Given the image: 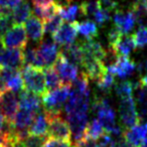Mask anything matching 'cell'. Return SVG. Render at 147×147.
<instances>
[{
    "label": "cell",
    "mask_w": 147,
    "mask_h": 147,
    "mask_svg": "<svg viewBox=\"0 0 147 147\" xmlns=\"http://www.w3.org/2000/svg\"><path fill=\"white\" fill-rule=\"evenodd\" d=\"M92 110L98 115V120L102 123L105 133L114 135L119 138L122 136V129L117 126L115 122V111L106 98L96 97L92 103Z\"/></svg>",
    "instance_id": "6da1fadb"
},
{
    "label": "cell",
    "mask_w": 147,
    "mask_h": 147,
    "mask_svg": "<svg viewBox=\"0 0 147 147\" xmlns=\"http://www.w3.org/2000/svg\"><path fill=\"white\" fill-rule=\"evenodd\" d=\"M20 73L23 79L24 90L40 97L45 92H47L43 69L32 65H23V67L20 69Z\"/></svg>",
    "instance_id": "7a4b0ae2"
},
{
    "label": "cell",
    "mask_w": 147,
    "mask_h": 147,
    "mask_svg": "<svg viewBox=\"0 0 147 147\" xmlns=\"http://www.w3.org/2000/svg\"><path fill=\"white\" fill-rule=\"evenodd\" d=\"M71 85L63 84L55 90L47 91L41 96V104L47 113H61V107L67 100Z\"/></svg>",
    "instance_id": "3957f363"
},
{
    "label": "cell",
    "mask_w": 147,
    "mask_h": 147,
    "mask_svg": "<svg viewBox=\"0 0 147 147\" xmlns=\"http://www.w3.org/2000/svg\"><path fill=\"white\" fill-rule=\"evenodd\" d=\"M49 120L47 135L51 138L71 142V132L69 125L61 117V113H47L45 112Z\"/></svg>",
    "instance_id": "277c9868"
},
{
    "label": "cell",
    "mask_w": 147,
    "mask_h": 147,
    "mask_svg": "<svg viewBox=\"0 0 147 147\" xmlns=\"http://www.w3.org/2000/svg\"><path fill=\"white\" fill-rule=\"evenodd\" d=\"M119 115L125 129L130 128L134 125L140 123V118L137 113L136 105L133 97L126 99H121L119 104Z\"/></svg>",
    "instance_id": "5b68a950"
},
{
    "label": "cell",
    "mask_w": 147,
    "mask_h": 147,
    "mask_svg": "<svg viewBox=\"0 0 147 147\" xmlns=\"http://www.w3.org/2000/svg\"><path fill=\"white\" fill-rule=\"evenodd\" d=\"M3 45L7 49H24L27 45V34L21 24H14L3 36Z\"/></svg>",
    "instance_id": "8992f818"
},
{
    "label": "cell",
    "mask_w": 147,
    "mask_h": 147,
    "mask_svg": "<svg viewBox=\"0 0 147 147\" xmlns=\"http://www.w3.org/2000/svg\"><path fill=\"white\" fill-rule=\"evenodd\" d=\"M71 132V141L76 143L85 137L88 126V113H71L67 115Z\"/></svg>",
    "instance_id": "52a82bcc"
},
{
    "label": "cell",
    "mask_w": 147,
    "mask_h": 147,
    "mask_svg": "<svg viewBox=\"0 0 147 147\" xmlns=\"http://www.w3.org/2000/svg\"><path fill=\"white\" fill-rule=\"evenodd\" d=\"M53 67L59 74L63 84L71 85V83L78 77V67L69 63L61 53H59V57L55 61Z\"/></svg>",
    "instance_id": "ba28073f"
},
{
    "label": "cell",
    "mask_w": 147,
    "mask_h": 147,
    "mask_svg": "<svg viewBox=\"0 0 147 147\" xmlns=\"http://www.w3.org/2000/svg\"><path fill=\"white\" fill-rule=\"evenodd\" d=\"M18 108V100L14 92L6 90L0 95V113L7 121L12 123Z\"/></svg>",
    "instance_id": "9c48e42d"
},
{
    "label": "cell",
    "mask_w": 147,
    "mask_h": 147,
    "mask_svg": "<svg viewBox=\"0 0 147 147\" xmlns=\"http://www.w3.org/2000/svg\"><path fill=\"white\" fill-rule=\"evenodd\" d=\"M23 65V51L21 49L5 47L0 51V67L20 71Z\"/></svg>",
    "instance_id": "30bf717a"
},
{
    "label": "cell",
    "mask_w": 147,
    "mask_h": 147,
    "mask_svg": "<svg viewBox=\"0 0 147 147\" xmlns=\"http://www.w3.org/2000/svg\"><path fill=\"white\" fill-rule=\"evenodd\" d=\"M106 69L107 71H109L114 76L124 79L126 77H129L134 71V69H136V65L128 57L118 55L114 63L106 67Z\"/></svg>",
    "instance_id": "8fae6325"
},
{
    "label": "cell",
    "mask_w": 147,
    "mask_h": 147,
    "mask_svg": "<svg viewBox=\"0 0 147 147\" xmlns=\"http://www.w3.org/2000/svg\"><path fill=\"white\" fill-rule=\"evenodd\" d=\"M36 51L43 69L55 65L59 53V51H57V45L55 42H51V41L49 40L41 41L40 45L36 49Z\"/></svg>",
    "instance_id": "7c38bea8"
},
{
    "label": "cell",
    "mask_w": 147,
    "mask_h": 147,
    "mask_svg": "<svg viewBox=\"0 0 147 147\" xmlns=\"http://www.w3.org/2000/svg\"><path fill=\"white\" fill-rule=\"evenodd\" d=\"M77 34L78 32L74 22H63L61 27L53 34V37L55 43L65 47L75 42Z\"/></svg>",
    "instance_id": "4fadbf2b"
},
{
    "label": "cell",
    "mask_w": 147,
    "mask_h": 147,
    "mask_svg": "<svg viewBox=\"0 0 147 147\" xmlns=\"http://www.w3.org/2000/svg\"><path fill=\"white\" fill-rule=\"evenodd\" d=\"M36 113L27 109L19 108L12 121V126L15 132H28Z\"/></svg>",
    "instance_id": "5bb4252c"
},
{
    "label": "cell",
    "mask_w": 147,
    "mask_h": 147,
    "mask_svg": "<svg viewBox=\"0 0 147 147\" xmlns=\"http://www.w3.org/2000/svg\"><path fill=\"white\" fill-rule=\"evenodd\" d=\"M113 22L115 27H117L123 34H126L134 27L136 18L131 11L123 12L121 10H117L113 16Z\"/></svg>",
    "instance_id": "9a60e30c"
},
{
    "label": "cell",
    "mask_w": 147,
    "mask_h": 147,
    "mask_svg": "<svg viewBox=\"0 0 147 147\" xmlns=\"http://www.w3.org/2000/svg\"><path fill=\"white\" fill-rule=\"evenodd\" d=\"M25 32L27 34V37L33 41H41L43 38V24L41 22V19L38 18L35 15L31 14L25 21Z\"/></svg>",
    "instance_id": "2e32d148"
},
{
    "label": "cell",
    "mask_w": 147,
    "mask_h": 147,
    "mask_svg": "<svg viewBox=\"0 0 147 147\" xmlns=\"http://www.w3.org/2000/svg\"><path fill=\"white\" fill-rule=\"evenodd\" d=\"M145 135H146L145 124L138 123L130 128L124 129L122 136L132 145L136 147H140L143 140L145 139Z\"/></svg>",
    "instance_id": "e0dca14e"
},
{
    "label": "cell",
    "mask_w": 147,
    "mask_h": 147,
    "mask_svg": "<svg viewBox=\"0 0 147 147\" xmlns=\"http://www.w3.org/2000/svg\"><path fill=\"white\" fill-rule=\"evenodd\" d=\"M40 98L41 97L38 96V95H35L23 89L19 94V108L27 109V110H30L35 113L39 112V109H40L41 106Z\"/></svg>",
    "instance_id": "ac0fdd59"
},
{
    "label": "cell",
    "mask_w": 147,
    "mask_h": 147,
    "mask_svg": "<svg viewBox=\"0 0 147 147\" xmlns=\"http://www.w3.org/2000/svg\"><path fill=\"white\" fill-rule=\"evenodd\" d=\"M49 120L45 112H37L34 116L32 123L28 129L29 135L37 137H45L47 135Z\"/></svg>",
    "instance_id": "d6986e66"
},
{
    "label": "cell",
    "mask_w": 147,
    "mask_h": 147,
    "mask_svg": "<svg viewBox=\"0 0 147 147\" xmlns=\"http://www.w3.org/2000/svg\"><path fill=\"white\" fill-rule=\"evenodd\" d=\"M61 53L65 59L75 65H82L84 53H83L82 45L80 43H71L69 45H65L61 51Z\"/></svg>",
    "instance_id": "ffe728a7"
},
{
    "label": "cell",
    "mask_w": 147,
    "mask_h": 147,
    "mask_svg": "<svg viewBox=\"0 0 147 147\" xmlns=\"http://www.w3.org/2000/svg\"><path fill=\"white\" fill-rule=\"evenodd\" d=\"M81 45L83 49V53L85 55H89L99 61H105L107 57V51H105V49L100 42L92 39V40H86L84 42H81Z\"/></svg>",
    "instance_id": "44dd1931"
},
{
    "label": "cell",
    "mask_w": 147,
    "mask_h": 147,
    "mask_svg": "<svg viewBox=\"0 0 147 147\" xmlns=\"http://www.w3.org/2000/svg\"><path fill=\"white\" fill-rule=\"evenodd\" d=\"M136 49L135 40L133 35H124L123 34L118 39L114 45L111 47L112 51H114L117 55H123V57H128L129 53Z\"/></svg>",
    "instance_id": "7402d4cb"
},
{
    "label": "cell",
    "mask_w": 147,
    "mask_h": 147,
    "mask_svg": "<svg viewBox=\"0 0 147 147\" xmlns=\"http://www.w3.org/2000/svg\"><path fill=\"white\" fill-rule=\"evenodd\" d=\"M74 24H75V27L77 29V32L86 37L87 40H92L93 38L98 36V27L96 25V22H94V21L85 20L81 21V22L75 21Z\"/></svg>",
    "instance_id": "603a6c76"
},
{
    "label": "cell",
    "mask_w": 147,
    "mask_h": 147,
    "mask_svg": "<svg viewBox=\"0 0 147 147\" xmlns=\"http://www.w3.org/2000/svg\"><path fill=\"white\" fill-rule=\"evenodd\" d=\"M31 14H32V12H31L30 5L28 4V2L27 1H21L12 10L11 18H12L14 24H22L23 22L27 20V18Z\"/></svg>",
    "instance_id": "cb8c5ba5"
},
{
    "label": "cell",
    "mask_w": 147,
    "mask_h": 147,
    "mask_svg": "<svg viewBox=\"0 0 147 147\" xmlns=\"http://www.w3.org/2000/svg\"><path fill=\"white\" fill-rule=\"evenodd\" d=\"M43 71H45V87H47V91L55 90V89L59 88L63 85V82L59 78V74L53 65L43 69Z\"/></svg>",
    "instance_id": "d4e9b609"
},
{
    "label": "cell",
    "mask_w": 147,
    "mask_h": 147,
    "mask_svg": "<svg viewBox=\"0 0 147 147\" xmlns=\"http://www.w3.org/2000/svg\"><path fill=\"white\" fill-rule=\"evenodd\" d=\"M105 133L104 127H103L102 123L98 120V119H94L91 121L90 124H88L85 132V137L92 140H98L103 136V134Z\"/></svg>",
    "instance_id": "484cf974"
},
{
    "label": "cell",
    "mask_w": 147,
    "mask_h": 147,
    "mask_svg": "<svg viewBox=\"0 0 147 147\" xmlns=\"http://www.w3.org/2000/svg\"><path fill=\"white\" fill-rule=\"evenodd\" d=\"M79 11H80V6L76 4H69V2L67 5L59 4V14L67 22H75Z\"/></svg>",
    "instance_id": "4316f807"
},
{
    "label": "cell",
    "mask_w": 147,
    "mask_h": 147,
    "mask_svg": "<svg viewBox=\"0 0 147 147\" xmlns=\"http://www.w3.org/2000/svg\"><path fill=\"white\" fill-rule=\"evenodd\" d=\"M130 11L134 14L137 22L142 23L147 17V0H135Z\"/></svg>",
    "instance_id": "83f0119b"
},
{
    "label": "cell",
    "mask_w": 147,
    "mask_h": 147,
    "mask_svg": "<svg viewBox=\"0 0 147 147\" xmlns=\"http://www.w3.org/2000/svg\"><path fill=\"white\" fill-rule=\"evenodd\" d=\"M115 85V78L114 75L110 74L109 71H106L100 78L97 80V86L102 92L104 93H110L112 88Z\"/></svg>",
    "instance_id": "f1b7e54d"
},
{
    "label": "cell",
    "mask_w": 147,
    "mask_h": 147,
    "mask_svg": "<svg viewBox=\"0 0 147 147\" xmlns=\"http://www.w3.org/2000/svg\"><path fill=\"white\" fill-rule=\"evenodd\" d=\"M23 63L24 65H32V67L43 69L39 57L37 55L36 49H33V47L25 49V51L23 53Z\"/></svg>",
    "instance_id": "f546056e"
},
{
    "label": "cell",
    "mask_w": 147,
    "mask_h": 147,
    "mask_svg": "<svg viewBox=\"0 0 147 147\" xmlns=\"http://www.w3.org/2000/svg\"><path fill=\"white\" fill-rule=\"evenodd\" d=\"M42 24H43V31H45V33H49V34L53 35L61 27V25L63 24V18L57 13L55 16L51 17V18L47 19V20H43Z\"/></svg>",
    "instance_id": "4dcf8cb0"
},
{
    "label": "cell",
    "mask_w": 147,
    "mask_h": 147,
    "mask_svg": "<svg viewBox=\"0 0 147 147\" xmlns=\"http://www.w3.org/2000/svg\"><path fill=\"white\" fill-rule=\"evenodd\" d=\"M135 90V84H133L130 81L121 82L115 87L117 95L120 97V99H126L129 97H133V91Z\"/></svg>",
    "instance_id": "1f68e13d"
},
{
    "label": "cell",
    "mask_w": 147,
    "mask_h": 147,
    "mask_svg": "<svg viewBox=\"0 0 147 147\" xmlns=\"http://www.w3.org/2000/svg\"><path fill=\"white\" fill-rule=\"evenodd\" d=\"M7 89L14 93L22 91L24 89V84H23V79L22 76H21L20 71H17L8 80V82H7Z\"/></svg>",
    "instance_id": "d6a6232c"
},
{
    "label": "cell",
    "mask_w": 147,
    "mask_h": 147,
    "mask_svg": "<svg viewBox=\"0 0 147 147\" xmlns=\"http://www.w3.org/2000/svg\"><path fill=\"white\" fill-rule=\"evenodd\" d=\"M101 7H102V5H101L99 0H96V1H86V2H83L80 5V11L85 16H90V15L94 16V14Z\"/></svg>",
    "instance_id": "836d02e7"
},
{
    "label": "cell",
    "mask_w": 147,
    "mask_h": 147,
    "mask_svg": "<svg viewBox=\"0 0 147 147\" xmlns=\"http://www.w3.org/2000/svg\"><path fill=\"white\" fill-rule=\"evenodd\" d=\"M135 45L138 49L147 47V26H140L138 30L133 35Z\"/></svg>",
    "instance_id": "e575fe53"
},
{
    "label": "cell",
    "mask_w": 147,
    "mask_h": 147,
    "mask_svg": "<svg viewBox=\"0 0 147 147\" xmlns=\"http://www.w3.org/2000/svg\"><path fill=\"white\" fill-rule=\"evenodd\" d=\"M135 90H137L136 98L140 107H147V87L137 83L135 84Z\"/></svg>",
    "instance_id": "d590c367"
},
{
    "label": "cell",
    "mask_w": 147,
    "mask_h": 147,
    "mask_svg": "<svg viewBox=\"0 0 147 147\" xmlns=\"http://www.w3.org/2000/svg\"><path fill=\"white\" fill-rule=\"evenodd\" d=\"M41 147H73V143L55 138H45Z\"/></svg>",
    "instance_id": "8d00e7d4"
},
{
    "label": "cell",
    "mask_w": 147,
    "mask_h": 147,
    "mask_svg": "<svg viewBox=\"0 0 147 147\" xmlns=\"http://www.w3.org/2000/svg\"><path fill=\"white\" fill-rule=\"evenodd\" d=\"M12 18L9 17H0V38H3L6 32L12 26Z\"/></svg>",
    "instance_id": "74e56055"
},
{
    "label": "cell",
    "mask_w": 147,
    "mask_h": 147,
    "mask_svg": "<svg viewBox=\"0 0 147 147\" xmlns=\"http://www.w3.org/2000/svg\"><path fill=\"white\" fill-rule=\"evenodd\" d=\"M94 18H95V21H96L99 25H102L110 19V13H109V11L107 10V9L101 7V8L94 14Z\"/></svg>",
    "instance_id": "f35d334b"
},
{
    "label": "cell",
    "mask_w": 147,
    "mask_h": 147,
    "mask_svg": "<svg viewBox=\"0 0 147 147\" xmlns=\"http://www.w3.org/2000/svg\"><path fill=\"white\" fill-rule=\"evenodd\" d=\"M122 35H123V33L121 32L117 27H114V28L111 29L108 33V40H109V45H110V47L114 45Z\"/></svg>",
    "instance_id": "ab89813d"
},
{
    "label": "cell",
    "mask_w": 147,
    "mask_h": 147,
    "mask_svg": "<svg viewBox=\"0 0 147 147\" xmlns=\"http://www.w3.org/2000/svg\"><path fill=\"white\" fill-rule=\"evenodd\" d=\"M73 147H99L98 143H96L95 140L89 139L84 137L83 139H81L80 141L76 142L73 145Z\"/></svg>",
    "instance_id": "60d3db41"
},
{
    "label": "cell",
    "mask_w": 147,
    "mask_h": 147,
    "mask_svg": "<svg viewBox=\"0 0 147 147\" xmlns=\"http://www.w3.org/2000/svg\"><path fill=\"white\" fill-rule=\"evenodd\" d=\"M21 1L22 0H0V6L13 10Z\"/></svg>",
    "instance_id": "b9f144b4"
},
{
    "label": "cell",
    "mask_w": 147,
    "mask_h": 147,
    "mask_svg": "<svg viewBox=\"0 0 147 147\" xmlns=\"http://www.w3.org/2000/svg\"><path fill=\"white\" fill-rule=\"evenodd\" d=\"M102 5L103 8L107 9L108 11L110 10H115L118 6V3L115 1V0H99Z\"/></svg>",
    "instance_id": "7bdbcfd3"
},
{
    "label": "cell",
    "mask_w": 147,
    "mask_h": 147,
    "mask_svg": "<svg viewBox=\"0 0 147 147\" xmlns=\"http://www.w3.org/2000/svg\"><path fill=\"white\" fill-rule=\"evenodd\" d=\"M136 69L139 74H147V59H144L142 61H140L136 65Z\"/></svg>",
    "instance_id": "ee69618b"
},
{
    "label": "cell",
    "mask_w": 147,
    "mask_h": 147,
    "mask_svg": "<svg viewBox=\"0 0 147 147\" xmlns=\"http://www.w3.org/2000/svg\"><path fill=\"white\" fill-rule=\"evenodd\" d=\"M116 147H136V146H134V145H132L131 143H129L124 137L121 136L120 138H119L118 142L116 143Z\"/></svg>",
    "instance_id": "f6af8a7d"
},
{
    "label": "cell",
    "mask_w": 147,
    "mask_h": 147,
    "mask_svg": "<svg viewBox=\"0 0 147 147\" xmlns=\"http://www.w3.org/2000/svg\"><path fill=\"white\" fill-rule=\"evenodd\" d=\"M0 147H9V144H8V141L2 137L0 135Z\"/></svg>",
    "instance_id": "bcb514c9"
},
{
    "label": "cell",
    "mask_w": 147,
    "mask_h": 147,
    "mask_svg": "<svg viewBox=\"0 0 147 147\" xmlns=\"http://www.w3.org/2000/svg\"><path fill=\"white\" fill-rule=\"evenodd\" d=\"M140 83L142 86H145V87H147V74L145 75V76H143L142 78L140 79Z\"/></svg>",
    "instance_id": "7dc6e473"
},
{
    "label": "cell",
    "mask_w": 147,
    "mask_h": 147,
    "mask_svg": "<svg viewBox=\"0 0 147 147\" xmlns=\"http://www.w3.org/2000/svg\"><path fill=\"white\" fill-rule=\"evenodd\" d=\"M3 47H4V45H3V40H2V38H0V51L3 49Z\"/></svg>",
    "instance_id": "c3c4849f"
}]
</instances>
